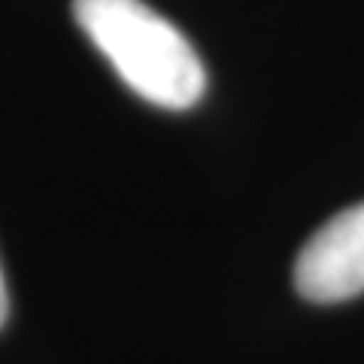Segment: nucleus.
<instances>
[{
	"mask_svg": "<svg viewBox=\"0 0 364 364\" xmlns=\"http://www.w3.org/2000/svg\"><path fill=\"white\" fill-rule=\"evenodd\" d=\"M294 289L313 304L364 294V200L331 215L294 261Z\"/></svg>",
	"mask_w": 364,
	"mask_h": 364,
	"instance_id": "2",
	"label": "nucleus"
},
{
	"mask_svg": "<svg viewBox=\"0 0 364 364\" xmlns=\"http://www.w3.org/2000/svg\"><path fill=\"white\" fill-rule=\"evenodd\" d=\"M9 316V294H6V282H4V270H0V328H4Z\"/></svg>",
	"mask_w": 364,
	"mask_h": 364,
	"instance_id": "3",
	"label": "nucleus"
},
{
	"mask_svg": "<svg viewBox=\"0 0 364 364\" xmlns=\"http://www.w3.org/2000/svg\"><path fill=\"white\" fill-rule=\"evenodd\" d=\"M73 18L136 97L161 109H191L203 97L195 46L143 0H73Z\"/></svg>",
	"mask_w": 364,
	"mask_h": 364,
	"instance_id": "1",
	"label": "nucleus"
}]
</instances>
